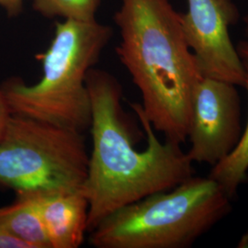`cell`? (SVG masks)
Here are the masks:
<instances>
[{"label": "cell", "instance_id": "2e32d148", "mask_svg": "<svg viewBox=\"0 0 248 248\" xmlns=\"http://www.w3.org/2000/svg\"><path fill=\"white\" fill-rule=\"evenodd\" d=\"M238 248H248V230L242 235L237 244Z\"/></svg>", "mask_w": 248, "mask_h": 248}, {"label": "cell", "instance_id": "9c48e42d", "mask_svg": "<svg viewBox=\"0 0 248 248\" xmlns=\"http://www.w3.org/2000/svg\"><path fill=\"white\" fill-rule=\"evenodd\" d=\"M0 223L31 248H51L33 192H17L12 203L1 207Z\"/></svg>", "mask_w": 248, "mask_h": 248}, {"label": "cell", "instance_id": "5bb4252c", "mask_svg": "<svg viewBox=\"0 0 248 248\" xmlns=\"http://www.w3.org/2000/svg\"><path fill=\"white\" fill-rule=\"evenodd\" d=\"M0 6L7 11L9 16L14 17L20 14L23 0H0Z\"/></svg>", "mask_w": 248, "mask_h": 248}, {"label": "cell", "instance_id": "7c38bea8", "mask_svg": "<svg viewBox=\"0 0 248 248\" xmlns=\"http://www.w3.org/2000/svg\"><path fill=\"white\" fill-rule=\"evenodd\" d=\"M0 248H31V247L0 223Z\"/></svg>", "mask_w": 248, "mask_h": 248}, {"label": "cell", "instance_id": "277c9868", "mask_svg": "<svg viewBox=\"0 0 248 248\" xmlns=\"http://www.w3.org/2000/svg\"><path fill=\"white\" fill-rule=\"evenodd\" d=\"M230 198L211 177L177 186L124 206L90 232L97 248H190L227 216Z\"/></svg>", "mask_w": 248, "mask_h": 248}, {"label": "cell", "instance_id": "8992f818", "mask_svg": "<svg viewBox=\"0 0 248 248\" xmlns=\"http://www.w3.org/2000/svg\"><path fill=\"white\" fill-rule=\"evenodd\" d=\"M187 11L180 14L187 45L195 55L204 78L245 87L246 68L229 34L239 19L232 0H186Z\"/></svg>", "mask_w": 248, "mask_h": 248}, {"label": "cell", "instance_id": "6da1fadb", "mask_svg": "<svg viewBox=\"0 0 248 248\" xmlns=\"http://www.w3.org/2000/svg\"><path fill=\"white\" fill-rule=\"evenodd\" d=\"M87 86L92 151L84 189L90 232L116 211L175 187L194 176L195 169L180 144L160 142L138 103L131 106L142 124L147 146L143 151L134 147L132 126L123 108V89L114 76L92 68Z\"/></svg>", "mask_w": 248, "mask_h": 248}, {"label": "cell", "instance_id": "3957f363", "mask_svg": "<svg viewBox=\"0 0 248 248\" xmlns=\"http://www.w3.org/2000/svg\"><path fill=\"white\" fill-rule=\"evenodd\" d=\"M112 35L110 27L92 20H63L42 62L43 76L33 85L11 78L1 85L11 114L55 124L84 133L90 128L91 102L87 77Z\"/></svg>", "mask_w": 248, "mask_h": 248}, {"label": "cell", "instance_id": "8fae6325", "mask_svg": "<svg viewBox=\"0 0 248 248\" xmlns=\"http://www.w3.org/2000/svg\"><path fill=\"white\" fill-rule=\"evenodd\" d=\"M101 0H33L32 8L45 18L88 22L95 20Z\"/></svg>", "mask_w": 248, "mask_h": 248}, {"label": "cell", "instance_id": "ba28073f", "mask_svg": "<svg viewBox=\"0 0 248 248\" xmlns=\"http://www.w3.org/2000/svg\"><path fill=\"white\" fill-rule=\"evenodd\" d=\"M33 194L50 248H80L89 219V200L84 187Z\"/></svg>", "mask_w": 248, "mask_h": 248}, {"label": "cell", "instance_id": "52a82bcc", "mask_svg": "<svg viewBox=\"0 0 248 248\" xmlns=\"http://www.w3.org/2000/svg\"><path fill=\"white\" fill-rule=\"evenodd\" d=\"M241 135V99L236 86L203 77L192 98L188 158L213 167L230 155Z\"/></svg>", "mask_w": 248, "mask_h": 248}, {"label": "cell", "instance_id": "4fadbf2b", "mask_svg": "<svg viewBox=\"0 0 248 248\" xmlns=\"http://www.w3.org/2000/svg\"><path fill=\"white\" fill-rule=\"evenodd\" d=\"M11 116L8 101L4 95V92L0 86V139L6 129L7 124Z\"/></svg>", "mask_w": 248, "mask_h": 248}, {"label": "cell", "instance_id": "5b68a950", "mask_svg": "<svg viewBox=\"0 0 248 248\" xmlns=\"http://www.w3.org/2000/svg\"><path fill=\"white\" fill-rule=\"evenodd\" d=\"M89 159L83 133L11 114L0 139V187L15 193L82 188Z\"/></svg>", "mask_w": 248, "mask_h": 248}, {"label": "cell", "instance_id": "7a4b0ae2", "mask_svg": "<svg viewBox=\"0 0 248 248\" xmlns=\"http://www.w3.org/2000/svg\"><path fill=\"white\" fill-rule=\"evenodd\" d=\"M117 54L142 96V113L175 143L188 138L192 98L203 76L169 0H121Z\"/></svg>", "mask_w": 248, "mask_h": 248}, {"label": "cell", "instance_id": "9a60e30c", "mask_svg": "<svg viewBox=\"0 0 248 248\" xmlns=\"http://www.w3.org/2000/svg\"><path fill=\"white\" fill-rule=\"evenodd\" d=\"M236 49L242 59H248V42H241Z\"/></svg>", "mask_w": 248, "mask_h": 248}, {"label": "cell", "instance_id": "30bf717a", "mask_svg": "<svg viewBox=\"0 0 248 248\" xmlns=\"http://www.w3.org/2000/svg\"><path fill=\"white\" fill-rule=\"evenodd\" d=\"M246 68V84L248 95V59H243ZM248 119L245 131L235 148L225 158L213 166L208 177L216 181L224 193L232 200L238 187L248 178Z\"/></svg>", "mask_w": 248, "mask_h": 248}]
</instances>
